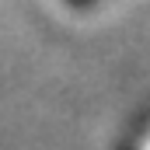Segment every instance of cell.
<instances>
[{
	"label": "cell",
	"instance_id": "2",
	"mask_svg": "<svg viewBox=\"0 0 150 150\" xmlns=\"http://www.w3.org/2000/svg\"><path fill=\"white\" fill-rule=\"evenodd\" d=\"M122 150H136V147H122Z\"/></svg>",
	"mask_w": 150,
	"mask_h": 150
},
{
	"label": "cell",
	"instance_id": "1",
	"mask_svg": "<svg viewBox=\"0 0 150 150\" xmlns=\"http://www.w3.org/2000/svg\"><path fill=\"white\" fill-rule=\"evenodd\" d=\"M67 7H74V11H87V7H94L98 0H63Z\"/></svg>",
	"mask_w": 150,
	"mask_h": 150
}]
</instances>
